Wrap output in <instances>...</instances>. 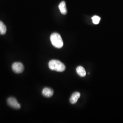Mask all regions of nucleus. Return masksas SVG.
I'll return each mask as SVG.
<instances>
[{"mask_svg": "<svg viewBox=\"0 0 123 123\" xmlns=\"http://www.w3.org/2000/svg\"><path fill=\"white\" fill-rule=\"evenodd\" d=\"M49 68L53 71L62 72L66 69L65 65L61 62L57 60H52L49 62Z\"/></svg>", "mask_w": 123, "mask_h": 123, "instance_id": "f257e3e1", "label": "nucleus"}, {"mask_svg": "<svg viewBox=\"0 0 123 123\" xmlns=\"http://www.w3.org/2000/svg\"><path fill=\"white\" fill-rule=\"evenodd\" d=\"M51 43L53 46L57 49H60L63 46V40L61 36L57 33H53L50 37Z\"/></svg>", "mask_w": 123, "mask_h": 123, "instance_id": "f03ea898", "label": "nucleus"}, {"mask_svg": "<svg viewBox=\"0 0 123 123\" xmlns=\"http://www.w3.org/2000/svg\"><path fill=\"white\" fill-rule=\"evenodd\" d=\"M7 104L11 107L15 109H20L21 107L20 104L14 97H10L7 99Z\"/></svg>", "mask_w": 123, "mask_h": 123, "instance_id": "7ed1b4c3", "label": "nucleus"}, {"mask_svg": "<svg viewBox=\"0 0 123 123\" xmlns=\"http://www.w3.org/2000/svg\"><path fill=\"white\" fill-rule=\"evenodd\" d=\"M12 69L16 74H21L24 70V66L20 62H14L12 65Z\"/></svg>", "mask_w": 123, "mask_h": 123, "instance_id": "20e7f679", "label": "nucleus"}, {"mask_svg": "<svg viewBox=\"0 0 123 123\" xmlns=\"http://www.w3.org/2000/svg\"><path fill=\"white\" fill-rule=\"evenodd\" d=\"M42 94L44 97L50 98L53 96V91L50 88H44L42 91Z\"/></svg>", "mask_w": 123, "mask_h": 123, "instance_id": "39448f33", "label": "nucleus"}, {"mask_svg": "<svg viewBox=\"0 0 123 123\" xmlns=\"http://www.w3.org/2000/svg\"><path fill=\"white\" fill-rule=\"evenodd\" d=\"M80 97V93L79 92H75L72 95L70 98V102L72 104H75L77 102L79 98Z\"/></svg>", "mask_w": 123, "mask_h": 123, "instance_id": "423d86ee", "label": "nucleus"}, {"mask_svg": "<svg viewBox=\"0 0 123 123\" xmlns=\"http://www.w3.org/2000/svg\"><path fill=\"white\" fill-rule=\"evenodd\" d=\"M76 72L81 77H85L86 74L85 70L82 66L78 67L76 68Z\"/></svg>", "mask_w": 123, "mask_h": 123, "instance_id": "0eeeda50", "label": "nucleus"}, {"mask_svg": "<svg viewBox=\"0 0 123 123\" xmlns=\"http://www.w3.org/2000/svg\"><path fill=\"white\" fill-rule=\"evenodd\" d=\"M59 9L60 11V12L62 14L66 15L67 13V10L66 7V3L64 1H62L58 6Z\"/></svg>", "mask_w": 123, "mask_h": 123, "instance_id": "6e6552de", "label": "nucleus"}, {"mask_svg": "<svg viewBox=\"0 0 123 123\" xmlns=\"http://www.w3.org/2000/svg\"><path fill=\"white\" fill-rule=\"evenodd\" d=\"M6 27L4 23L0 21V34L4 35L6 32Z\"/></svg>", "mask_w": 123, "mask_h": 123, "instance_id": "1a4fd4ad", "label": "nucleus"}, {"mask_svg": "<svg viewBox=\"0 0 123 123\" xmlns=\"http://www.w3.org/2000/svg\"><path fill=\"white\" fill-rule=\"evenodd\" d=\"M92 22L94 24H98L100 22L101 18L98 16H94L92 18Z\"/></svg>", "mask_w": 123, "mask_h": 123, "instance_id": "9d476101", "label": "nucleus"}]
</instances>
